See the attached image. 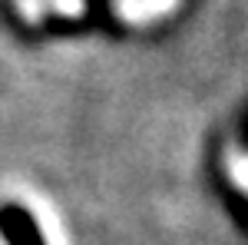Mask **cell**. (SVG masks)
I'll return each mask as SVG.
<instances>
[{"instance_id":"cell-1","label":"cell","mask_w":248,"mask_h":245,"mask_svg":"<svg viewBox=\"0 0 248 245\" xmlns=\"http://www.w3.org/2000/svg\"><path fill=\"white\" fill-rule=\"evenodd\" d=\"M0 235L7 239V245H46L33 215L17 202L0 206Z\"/></svg>"},{"instance_id":"cell-2","label":"cell","mask_w":248,"mask_h":245,"mask_svg":"<svg viewBox=\"0 0 248 245\" xmlns=\"http://www.w3.org/2000/svg\"><path fill=\"white\" fill-rule=\"evenodd\" d=\"M238 179H245V182H248V163H242V166H238Z\"/></svg>"}]
</instances>
